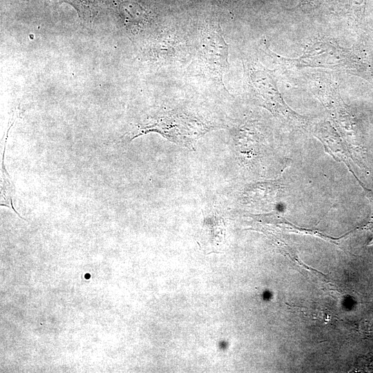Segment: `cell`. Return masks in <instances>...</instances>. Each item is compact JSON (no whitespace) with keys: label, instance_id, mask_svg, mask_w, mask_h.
I'll list each match as a JSON object with an SVG mask.
<instances>
[{"label":"cell","instance_id":"9c48e42d","mask_svg":"<svg viewBox=\"0 0 373 373\" xmlns=\"http://www.w3.org/2000/svg\"><path fill=\"white\" fill-rule=\"evenodd\" d=\"M352 6L353 7L354 12L355 14L359 16L363 12V8H364L363 2L365 0H350Z\"/></svg>","mask_w":373,"mask_h":373},{"label":"cell","instance_id":"8992f818","mask_svg":"<svg viewBox=\"0 0 373 373\" xmlns=\"http://www.w3.org/2000/svg\"><path fill=\"white\" fill-rule=\"evenodd\" d=\"M123 17L126 26L132 33L140 31L148 22V16L137 4L126 1L124 4Z\"/></svg>","mask_w":373,"mask_h":373},{"label":"cell","instance_id":"5b68a950","mask_svg":"<svg viewBox=\"0 0 373 373\" xmlns=\"http://www.w3.org/2000/svg\"><path fill=\"white\" fill-rule=\"evenodd\" d=\"M202 231L203 240L213 248L219 246L225 235L223 221L216 216H204Z\"/></svg>","mask_w":373,"mask_h":373},{"label":"cell","instance_id":"30bf717a","mask_svg":"<svg viewBox=\"0 0 373 373\" xmlns=\"http://www.w3.org/2000/svg\"><path fill=\"white\" fill-rule=\"evenodd\" d=\"M300 5L305 6L306 4H311L318 0H298Z\"/></svg>","mask_w":373,"mask_h":373},{"label":"cell","instance_id":"7a4b0ae2","mask_svg":"<svg viewBox=\"0 0 373 373\" xmlns=\"http://www.w3.org/2000/svg\"><path fill=\"white\" fill-rule=\"evenodd\" d=\"M213 128L193 115L182 113H169L140 125L131 140L150 132H156L170 141L191 149L200 137Z\"/></svg>","mask_w":373,"mask_h":373},{"label":"cell","instance_id":"277c9868","mask_svg":"<svg viewBox=\"0 0 373 373\" xmlns=\"http://www.w3.org/2000/svg\"><path fill=\"white\" fill-rule=\"evenodd\" d=\"M245 65L248 84L256 95L266 105L282 107V97L271 75L256 63L248 62Z\"/></svg>","mask_w":373,"mask_h":373},{"label":"cell","instance_id":"52a82bcc","mask_svg":"<svg viewBox=\"0 0 373 373\" xmlns=\"http://www.w3.org/2000/svg\"><path fill=\"white\" fill-rule=\"evenodd\" d=\"M15 197V187L8 172L5 167L3 160L1 164V206L7 207L13 210L17 215L23 219L15 209L13 198Z\"/></svg>","mask_w":373,"mask_h":373},{"label":"cell","instance_id":"8fae6325","mask_svg":"<svg viewBox=\"0 0 373 373\" xmlns=\"http://www.w3.org/2000/svg\"><path fill=\"white\" fill-rule=\"evenodd\" d=\"M213 1L218 2L220 4H223V5L226 4L229 1V0H213Z\"/></svg>","mask_w":373,"mask_h":373},{"label":"cell","instance_id":"3957f363","mask_svg":"<svg viewBox=\"0 0 373 373\" xmlns=\"http://www.w3.org/2000/svg\"><path fill=\"white\" fill-rule=\"evenodd\" d=\"M228 49L218 22L206 21L200 35V58L208 73L220 81L229 67Z\"/></svg>","mask_w":373,"mask_h":373},{"label":"cell","instance_id":"ba28073f","mask_svg":"<svg viewBox=\"0 0 373 373\" xmlns=\"http://www.w3.org/2000/svg\"><path fill=\"white\" fill-rule=\"evenodd\" d=\"M73 6L81 18L89 20L97 12V8L102 0H61Z\"/></svg>","mask_w":373,"mask_h":373},{"label":"cell","instance_id":"6da1fadb","mask_svg":"<svg viewBox=\"0 0 373 373\" xmlns=\"http://www.w3.org/2000/svg\"><path fill=\"white\" fill-rule=\"evenodd\" d=\"M264 51L276 63L286 68L313 67L334 70H358L361 63L354 53L330 39L309 44L298 58L289 59L274 53L264 44Z\"/></svg>","mask_w":373,"mask_h":373}]
</instances>
